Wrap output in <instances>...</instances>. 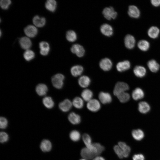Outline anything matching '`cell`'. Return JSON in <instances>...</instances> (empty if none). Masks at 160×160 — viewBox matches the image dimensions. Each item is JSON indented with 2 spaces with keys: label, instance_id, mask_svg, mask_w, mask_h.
<instances>
[{
  "label": "cell",
  "instance_id": "6",
  "mask_svg": "<svg viewBox=\"0 0 160 160\" xmlns=\"http://www.w3.org/2000/svg\"><path fill=\"white\" fill-rule=\"evenodd\" d=\"M99 65L100 68L104 71H108L111 68L112 63L110 59L105 58L100 60Z\"/></svg>",
  "mask_w": 160,
  "mask_h": 160
},
{
  "label": "cell",
  "instance_id": "24",
  "mask_svg": "<svg viewBox=\"0 0 160 160\" xmlns=\"http://www.w3.org/2000/svg\"><path fill=\"white\" fill-rule=\"evenodd\" d=\"M83 68L81 65H76L71 68V72L73 76L77 77L80 75L83 71Z\"/></svg>",
  "mask_w": 160,
  "mask_h": 160
},
{
  "label": "cell",
  "instance_id": "18",
  "mask_svg": "<svg viewBox=\"0 0 160 160\" xmlns=\"http://www.w3.org/2000/svg\"><path fill=\"white\" fill-rule=\"evenodd\" d=\"M39 47L40 49L41 55L45 56L47 55L49 51L50 47L48 43L45 41H41L39 43Z\"/></svg>",
  "mask_w": 160,
  "mask_h": 160
},
{
  "label": "cell",
  "instance_id": "2",
  "mask_svg": "<svg viewBox=\"0 0 160 160\" xmlns=\"http://www.w3.org/2000/svg\"><path fill=\"white\" fill-rule=\"evenodd\" d=\"M129 89L128 85L123 82H118L116 83L113 91V93L116 96L118 94L125 92Z\"/></svg>",
  "mask_w": 160,
  "mask_h": 160
},
{
  "label": "cell",
  "instance_id": "43",
  "mask_svg": "<svg viewBox=\"0 0 160 160\" xmlns=\"http://www.w3.org/2000/svg\"><path fill=\"white\" fill-rule=\"evenodd\" d=\"M133 160H145V158L143 155L138 154L134 155L133 157Z\"/></svg>",
  "mask_w": 160,
  "mask_h": 160
},
{
  "label": "cell",
  "instance_id": "42",
  "mask_svg": "<svg viewBox=\"0 0 160 160\" xmlns=\"http://www.w3.org/2000/svg\"><path fill=\"white\" fill-rule=\"evenodd\" d=\"M8 125V121L5 117H1L0 118V127L2 129H5Z\"/></svg>",
  "mask_w": 160,
  "mask_h": 160
},
{
  "label": "cell",
  "instance_id": "28",
  "mask_svg": "<svg viewBox=\"0 0 160 160\" xmlns=\"http://www.w3.org/2000/svg\"><path fill=\"white\" fill-rule=\"evenodd\" d=\"M159 32V30L157 27L152 26L148 30V33L150 37L153 39H155L158 37Z\"/></svg>",
  "mask_w": 160,
  "mask_h": 160
},
{
  "label": "cell",
  "instance_id": "45",
  "mask_svg": "<svg viewBox=\"0 0 160 160\" xmlns=\"http://www.w3.org/2000/svg\"><path fill=\"white\" fill-rule=\"evenodd\" d=\"M93 160H105V159L103 157L98 156L95 158Z\"/></svg>",
  "mask_w": 160,
  "mask_h": 160
},
{
  "label": "cell",
  "instance_id": "27",
  "mask_svg": "<svg viewBox=\"0 0 160 160\" xmlns=\"http://www.w3.org/2000/svg\"><path fill=\"white\" fill-rule=\"evenodd\" d=\"M148 66L150 70L153 72H156L159 69V64L154 60H149L147 63Z\"/></svg>",
  "mask_w": 160,
  "mask_h": 160
},
{
  "label": "cell",
  "instance_id": "40",
  "mask_svg": "<svg viewBox=\"0 0 160 160\" xmlns=\"http://www.w3.org/2000/svg\"><path fill=\"white\" fill-rule=\"evenodd\" d=\"M11 3L10 0H1L0 4L1 8L3 9H7L9 7Z\"/></svg>",
  "mask_w": 160,
  "mask_h": 160
},
{
  "label": "cell",
  "instance_id": "1",
  "mask_svg": "<svg viewBox=\"0 0 160 160\" xmlns=\"http://www.w3.org/2000/svg\"><path fill=\"white\" fill-rule=\"evenodd\" d=\"M65 79L64 76L60 73L57 74L52 76V82L53 85L55 88L60 89L63 85V81Z\"/></svg>",
  "mask_w": 160,
  "mask_h": 160
},
{
  "label": "cell",
  "instance_id": "14",
  "mask_svg": "<svg viewBox=\"0 0 160 160\" xmlns=\"http://www.w3.org/2000/svg\"><path fill=\"white\" fill-rule=\"evenodd\" d=\"M128 14L131 17L138 18L140 16V11L138 8L134 5H131L129 7Z\"/></svg>",
  "mask_w": 160,
  "mask_h": 160
},
{
  "label": "cell",
  "instance_id": "10",
  "mask_svg": "<svg viewBox=\"0 0 160 160\" xmlns=\"http://www.w3.org/2000/svg\"><path fill=\"white\" fill-rule=\"evenodd\" d=\"M24 31L26 35L28 37L32 38L36 35L37 33L38 30L35 26L30 25L25 28Z\"/></svg>",
  "mask_w": 160,
  "mask_h": 160
},
{
  "label": "cell",
  "instance_id": "36",
  "mask_svg": "<svg viewBox=\"0 0 160 160\" xmlns=\"http://www.w3.org/2000/svg\"><path fill=\"white\" fill-rule=\"evenodd\" d=\"M69 137L74 142H77L80 139L81 135L79 131L74 130L71 131L70 133Z\"/></svg>",
  "mask_w": 160,
  "mask_h": 160
},
{
  "label": "cell",
  "instance_id": "29",
  "mask_svg": "<svg viewBox=\"0 0 160 160\" xmlns=\"http://www.w3.org/2000/svg\"><path fill=\"white\" fill-rule=\"evenodd\" d=\"M93 95V92L90 89H86L82 92L81 96L82 98L86 101L91 100Z\"/></svg>",
  "mask_w": 160,
  "mask_h": 160
},
{
  "label": "cell",
  "instance_id": "35",
  "mask_svg": "<svg viewBox=\"0 0 160 160\" xmlns=\"http://www.w3.org/2000/svg\"><path fill=\"white\" fill-rule=\"evenodd\" d=\"M116 96L119 101L122 103L128 101L130 97L129 94L125 92L121 93L117 95Z\"/></svg>",
  "mask_w": 160,
  "mask_h": 160
},
{
  "label": "cell",
  "instance_id": "44",
  "mask_svg": "<svg viewBox=\"0 0 160 160\" xmlns=\"http://www.w3.org/2000/svg\"><path fill=\"white\" fill-rule=\"evenodd\" d=\"M151 2L152 5L156 7L160 5V0H152Z\"/></svg>",
  "mask_w": 160,
  "mask_h": 160
},
{
  "label": "cell",
  "instance_id": "17",
  "mask_svg": "<svg viewBox=\"0 0 160 160\" xmlns=\"http://www.w3.org/2000/svg\"><path fill=\"white\" fill-rule=\"evenodd\" d=\"M68 119L71 124L74 125L78 124L81 121L80 116L73 112H72L69 114Z\"/></svg>",
  "mask_w": 160,
  "mask_h": 160
},
{
  "label": "cell",
  "instance_id": "41",
  "mask_svg": "<svg viewBox=\"0 0 160 160\" xmlns=\"http://www.w3.org/2000/svg\"><path fill=\"white\" fill-rule=\"evenodd\" d=\"M9 139V136L7 133L4 132L0 133V142L1 143L7 142Z\"/></svg>",
  "mask_w": 160,
  "mask_h": 160
},
{
  "label": "cell",
  "instance_id": "26",
  "mask_svg": "<svg viewBox=\"0 0 160 160\" xmlns=\"http://www.w3.org/2000/svg\"><path fill=\"white\" fill-rule=\"evenodd\" d=\"M118 145L120 147L123 151L124 157H127L130 153V147L125 143L123 142H119L118 143Z\"/></svg>",
  "mask_w": 160,
  "mask_h": 160
},
{
  "label": "cell",
  "instance_id": "46",
  "mask_svg": "<svg viewBox=\"0 0 160 160\" xmlns=\"http://www.w3.org/2000/svg\"><path fill=\"white\" fill-rule=\"evenodd\" d=\"M79 160H88L86 159L82 158V159H80Z\"/></svg>",
  "mask_w": 160,
  "mask_h": 160
},
{
  "label": "cell",
  "instance_id": "20",
  "mask_svg": "<svg viewBox=\"0 0 160 160\" xmlns=\"http://www.w3.org/2000/svg\"><path fill=\"white\" fill-rule=\"evenodd\" d=\"M144 96L143 90L140 88H137L132 93V97L134 100H137L143 98Z\"/></svg>",
  "mask_w": 160,
  "mask_h": 160
},
{
  "label": "cell",
  "instance_id": "12",
  "mask_svg": "<svg viewBox=\"0 0 160 160\" xmlns=\"http://www.w3.org/2000/svg\"><path fill=\"white\" fill-rule=\"evenodd\" d=\"M135 42L134 37L131 35L128 34L124 38V44L126 47L129 49H132L134 47Z\"/></svg>",
  "mask_w": 160,
  "mask_h": 160
},
{
  "label": "cell",
  "instance_id": "22",
  "mask_svg": "<svg viewBox=\"0 0 160 160\" xmlns=\"http://www.w3.org/2000/svg\"><path fill=\"white\" fill-rule=\"evenodd\" d=\"M36 90L39 95L42 96L46 94L48 91V88L45 84H40L36 86Z\"/></svg>",
  "mask_w": 160,
  "mask_h": 160
},
{
  "label": "cell",
  "instance_id": "4",
  "mask_svg": "<svg viewBox=\"0 0 160 160\" xmlns=\"http://www.w3.org/2000/svg\"><path fill=\"white\" fill-rule=\"evenodd\" d=\"M102 13L104 17L108 20L115 19L117 15V12L115 11L113 8L111 7L105 8Z\"/></svg>",
  "mask_w": 160,
  "mask_h": 160
},
{
  "label": "cell",
  "instance_id": "15",
  "mask_svg": "<svg viewBox=\"0 0 160 160\" xmlns=\"http://www.w3.org/2000/svg\"><path fill=\"white\" fill-rule=\"evenodd\" d=\"M40 148L44 152L49 151L52 148V144L49 140L44 139L41 142L40 145Z\"/></svg>",
  "mask_w": 160,
  "mask_h": 160
},
{
  "label": "cell",
  "instance_id": "25",
  "mask_svg": "<svg viewBox=\"0 0 160 160\" xmlns=\"http://www.w3.org/2000/svg\"><path fill=\"white\" fill-rule=\"evenodd\" d=\"M33 23L36 27H41L45 24V19L43 17H40L38 15L35 16L33 20Z\"/></svg>",
  "mask_w": 160,
  "mask_h": 160
},
{
  "label": "cell",
  "instance_id": "16",
  "mask_svg": "<svg viewBox=\"0 0 160 160\" xmlns=\"http://www.w3.org/2000/svg\"><path fill=\"white\" fill-rule=\"evenodd\" d=\"M19 41L21 47L24 49L28 50L31 46V41L27 37H23L21 38Z\"/></svg>",
  "mask_w": 160,
  "mask_h": 160
},
{
  "label": "cell",
  "instance_id": "33",
  "mask_svg": "<svg viewBox=\"0 0 160 160\" xmlns=\"http://www.w3.org/2000/svg\"><path fill=\"white\" fill-rule=\"evenodd\" d=\"M72 104L76 108L81 109L84 106V102L82 99L79 97H76L72 101Z\"/></svg>",
  "mask_w": 160,
  "mask_h": 160
},
{
  "label": "cell",
  "instance_id": "32",
  "mask_svg": "<svg viewBox=\"0 0 160 160\" xmlns=\"http://www.w3.org/2000/svg\"><path fill=\"white\" fill-rule=\"evenodd\" d=\"M43 103L45 107L50 109L53 107L54 103L52 99L50 97H45L43 99Z\"/></svg>",
  "mask_w": 160,
  "mask_h": 160
},
{
  "label": "cell",
  "instance_id": "31",
  "mask_svg": "<svg viewBox=\"0 0 160 160\" xmlns=\"http://www.w3.org/2000/svg\"><path fill=\"white\" fill-rule=\"evenodd\" d=\"M45 6L47 9L50 11L53 12L56 9L57 3L54 0H48L46 1Z\"/></svg>",
  "mask_w": 160,
  "mask_h": 160
},
{
  "label": "cell",
  "instance_id": "37",
  "mask_svg": "<svg viewBox=\"0 0 160 160\" xmlns=\"http://www.w3.org/2000/svg\"><path fill=\"white\" fill-rule=\"evenodd\" d=\"M66 38L70 42H73L76 40L77 36L76 33L73 31H68L66 34Z\"/></svg>",
  "mask_w": 160,
  "mask_h": 160
},
{
  "label": "cell",
  "instance_id": "13",
  "mask_svg": "<svg viewBox=\"0 0 160 160\" xmlns=\"http://www.w3.org/2000/svg\"><path fill=\"white\" fill-rule=\"evenodd\" d=\"M101 32L104 35L110 36L113 34V29L112 27L108 24L102 25L100 28Z\"/></svg>",
  "mask_w": 160,
  "mask_h": 160
},
{
  "label": "cell",
  "instance_id": "39",
  "mask_svg": "<svg viewBox=\"0 0 160 160\" xmlns=\"http://www.w3.org/2000/svg\"><path fill=\"white\" fill-rule=\"evenodd\" d=\"M113 150L115 153L119 158L122 159L124 158L123 151L118 145H116L114 146Z\"/></svg>",
  "mask_w": 160,
  "mask_h": 160
},
{
  "label": "cell",
  "instance_id": "11",
  "mask_svg": "<svg viewBox=\"0 0 160 160\" xmlns=\"http://www.w3.org/2000/svg\"><path fill=\"white\" fill-rule=\"evenodd\" d=\"M130 67V63L128 60H124L119 62L116 66L118 71L122 72L129 69Z\"/></svg>",
  "mask_w": 160,
  "mask_h": 160
},
{
  "label": "cell",
  "instance_id": "8",
  "mask_svg": "<svg viewBox=\"0 0 160 160\" xmlns=\"http://www.w3.org/2000/svg\"><path fill=\"white\" fill-rule=\"evenodd\" d=\"M98 98L100 101L103 104L111 103L112 101V97L108 93L101 92H100Z\"/></svg>",
  "mask_w": 160,
  "mask_h": 160
},
{
  "label": "cell",
  "instance_id": "34",
  "mask_svg": "<svg viewBox=\"0 0 160 160\" xmlns=\"http://www.w3.org/2000/svg\"><path fill=\"white\" fill-rule=\"evenodd\" d=\"M137 46L140 50L145 51L149 49L150 44L147 41L145 40H141L138 42Z\"/></svg>",
  "mask_w": 160,
  "mask_h": 160
},
{
  "label": "cell",
  "instance_id": "21",
  "mask_svg": "<svg viewBox=\"0 0 160 160\" xmlns=\"http://www.w3.org/2000/svg\"><path fill=\"white\" fill-rule=\"evenodd\" d=\"M91 80L89 77L86 76L80 77L78 79V83L82 87L86 88L90 84Z\"/></svg>",
  "mask_w": 160,
  "mask_h": 160
},
{
  "label": "cell",
  "instance_id": "19",
  "mask_svg": "<svg viewBox=\"0 0 160 160\" xmlns=\"http://www.w3.org/2000/svg\"><path fill=\"white\" fill-rule=\"evenodd\" d=\"M133 72L136 76L138 77L142 78L145 75L146 73V70L143 66H137L134 68Z\"/></svg>",
  "mask_w": 160,
  "mask_h": 160
},
{
  "label": "cell",
  "instance_id": "3",
  "mask_svg": "<svg viewBox=\"0 0 160 160\" xmlns=\"http://www.w3.org/2000/svg\"><path fill=\"white\" fill-rule=\"evenodd\" d=\"M80 154L83 158L87 160L93 159L96 157L99 156L97 154L90 151L86 147L81 149Z\"/></svg>",
  "mask_w": 160,
  "mask_h": 160
},
{
  "label": "cell",
  "instance_id": "9",
  "mask_svg": "<svg viewBox=\"0 0 160 160\" xmlns=\"http://www.w3.org/2000/svg\"><path fill=\"white\" fill-rule=\"evenodd\" d=\"M72 103L69 99H66L60 102L59 104L60 109L64 112H67L71 108Z\"/></svg>",
  "mask_w": 160,
  "mask_h": 160
},
{
  "label": "cell",
  "instance_id": "5",
  "mask_svg": "<svg viewBox=\"0 0 160 160\" xmlns=\"http://www.w3.org/2000/svg\"><path fill=\"white\" fill-rule=\"evenodd\" d=\"M88 109L90 111L95 112L100 109L101 105L99 101L96 99H91L89 101L87 105Z\"/></svg>",
  "mask_w": 160,
  "mask_h": 160
},
{
  "label": "cell",
  "instance_id": "23",
  "mask_svg": "<svg viewBox=\"0 0 160 160\" xmlns=\"http://www.w3.org/2000/svg\"><path fill=\"white\" fill-rule=\"evenodd\" d=\"M138 109L140 113H146L149 111L150 107L148 104L146 102L142 101L138 104Z\"/></svg>",
  "mask_w": 160,
  "mask_h": 160
},
{
  "label": "cell",
  "instance_id": "30",
  "mask_svg": "<svg viewBox=\"0 0 160 160\" xmlns=\"http://www.w3.org/2000/svg\"><path fill=\"white\" fill-rule=\"evenodd\" d=\"M132 134L133 137L137 140H141L144 137V132L140 129L134 130Z\"/></svg>",
  "mask_w": 160,
  "mask_h": 160
},
{
  "label": "cell",
  "instance_id": "7",
  "mask_svg": "<svg viewBox=\"0 0 160 160\" xmlns=\"http://www.w3.org/2000/svg\"><path fill=\"white\" fill-rule=\"evenodd\" d=\"M71 50L73 53L76 54L79 57H82L84 54V48L82 46L78 44H73L71 48Z\"/></svg>",
  "mask_w": 160,
  "mask_h": 160
},
{
  "label": "cell",
  "instance_id": "38",
  "mask_svg": "<svg viewBox=\"0 0 160 160\" xmlns=\"http://www.w3.org/2000/svg\"><path fill=\"white\" fill-rule=\"evenodd\" d=\"M23 56L26 61H30L34 58L35 57V54L32 51L28 49L24 52Z\"/></svg>",
  "mask_w": 160,
  "mask_h": 160
}]
</instances>
